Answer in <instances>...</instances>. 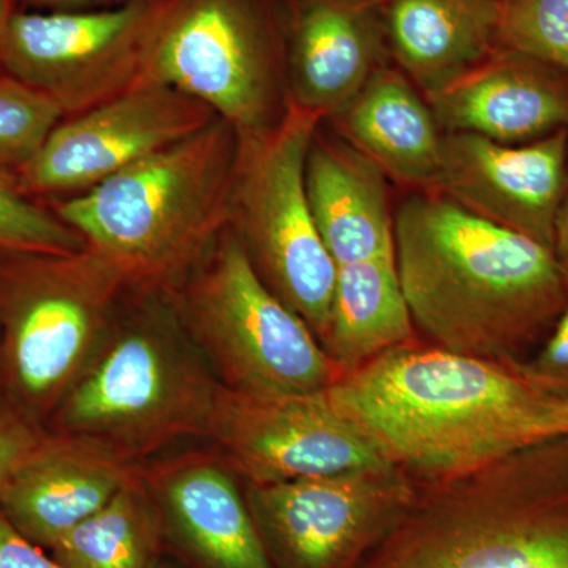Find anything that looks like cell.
I'll list each match as a JSON object with an SVG mask.
<instances>
[{"label":"cell","instance_id":"83f0119b","mask_svg":"<svg viewBox=\"0 0 568 568\" xmlns=\"http://www.w3.org/2000/svg\"><path fill=\"white\" fill-rule=\"evenodd\" d=\"M41 436L43 432L39 426L26 420L10 407L0 410V491Z\"/></svg>","mask_w":568,"mask_h":568},{"label":"cell","instance_id":"484cf974","mask_svg":"<svg viewBox=\"0 0 568 568\" xmlns=\"http://www.w3.org/2000/svg\"><path fill=\"white\" fill-rule=\"evenodd\" d=\"M84 239L50 207L33 203L13 178L0 175V256L22 253H74Z\"/></svg>","mask_w":568,"mask_h":568},{"label":"cell","instance_id":"277c9868","mask_svg":"<svg viewBox=\"0 0 568 568\" xmlns=\"http://www.w3.org/2000/svg\"><path fill=\"white\" fill-rule=\"evenodd\" d=\"M241 134L205 129L51 211L121 271L130 290L170 293L230 224Z\"/></svg>","mask_w":568,"mask_h":568},{"label":"cell","instance_id":"52a82bcc","mask_svg":"<svg viewBox=\"0 0 568 568\" xmlns=\"http://www.w3.org/2000/svg\"><path fill=\"white\" fill-rule=\"evenodd\" d=\"M170 295L230 390L313 394L342 377L312 328L265 286L230 224Z\"/></svg>","mask_w":568,"mask_h":568},{"label":"cell","instance_id":"4dcf8cb0","mask_svg":"<svg viewBox=\"0 0 568 568\" xmlns=\"http://www.w3.org/2000/svg\"><path fill=\"white\" fill-rule=\"evenodd\" d=\"M22 6L36 11H84L112 9L129 0H21Z\"/></svg>","mask_w":568,"mask_h":568},{"label":"cell","instance_id":"8fae6325","mask_svg":"<svg viewBox=\"0 0 568 568\" xmlns=\"http://www.w3.org/2000/svg\"><path fill=\"white\" fill-rule=\"evenodd\" d=\"M398 467L250 484L246 503L282 568H361L416 495Z\"/></svg>","mask_w":568,"mask_h":568},{"label":"cell","instance_id":"f1b7e54d","mask_svg":"<svg viewBox=\"0 0 568 568\" xmlns=\"http://www.w3.org/2000/svg\"><path fill=\"white\" fill-rule=\"evenodd\" d=\"M0 568H63L22 537L0 511Z\"/></svg>","mask_w":568,"mask_h":568},{"label":"cell","instance_id":"d4e9b609","mask_svg":"<svg viewBox=\"0 0 568 568\" xmlns=\"http://www.w3.org/2000/svg\"><path fill=\"white\" fill-rule=\"evenodd\" d=\"M65 119L58 103L10 74H0V170L31 162L54 126Z\"/></svg>","mask_w":568,"mask_h":568},{"label":"cell","instance_id":"9c48e42d","mask_svg":"<svg viewBox=\"0 0 568 568\" xmlns=\"http://www.w3.org/2000/svg\"><path fill=\"white\" fill-rule=\"evenodd\" d=\"M323 118L290 104L272 129L241 134L230 227L265 286L324 335L336 265L306 196V156Z\"/></svg>","mask_w":568,"mask_h":568},{"label":"cell","instance_id":"7a4b0ae2","mask_svg":"<svg viewBox=\"0 0 568 568\" xmlns=\"http://www.w3.org/2000/svg\"><path fill=\"white\" fill-rule=\"evenodd\" d=\"M327 394L417 484L462 476L536 443L534 425L548 402L508 365L414 342L346 373Z\"/></svg>","mask_w":568,"mask_h":568},{"label":"cell","instance_id":"ac0fdd59","mask_svg":"<svg viewBox=\"0 0 568 568\" xmlns=\"http://www.w3.org/2000/svg\"><path fill=\"white\" fill-rule=\"evenodd\" d=\"M306 196L317 233L336 267L395 260V220L386 174L349 142L313 140L306 156Z\"/></svg>","mask_w":568,"mask_h":568},{"label":"cell","instance_id":"3957f363","mask_svg":"<svg viewBox=\"0 0 568 568\" xmlns=\"http://www.w3.org/2000/svg\"><path fill=\"white\" fill-rule=\"evenodd\" d=\"M361 568H568V436L417 484Z\"/></svg>","mask_w":568,"mask_h":568},{"label":"cell","instance_id":"ba28073f","mask_svg":"<svg viewBox=\"0 0 568 568\" xmlns=\"http://www.w3.org/2000/svg\"><path fill=\"white\" fill-rule=\"evenodd\" d=\"M144 82L200 100L239 134L272 129L290 108L284 0H168Z\"/></svg>","mask_w":568,"mask_h":568},{"label":"cell","instance_id":"9a60e30c","mask_svg":"<svg viewBox=\"0 0 568 568\" xmlns=\"http://www.w3.org/2000/svg\"><path fill=\"white\" fill-rule=\"evenodd\" d=\"M290 104L332 118L388 65L381 0H284Z\"/></svg>","mask_w":568,"mask_h":568},{"label":"cell","instance_id":"7c38bea8","mask_svg":"<svg viewBox=\"0 0 568 568\" xmlns=\"http://www.w3.org/2000/svg\"><path fill=\"white\" fill-rule=\"evenodd\" d=\"M211 108L170 85L144 82L54 126L14 171L26 196H78L215 121Z\"/></svg>","mask_w":568,"mask_h":568},{"label":"cell","instance_id":"4316f807","mask_svg":"<svg viewBox=\"0 0 568 568\" xmlns=\"http://www.w3.org/2000/svg\"><path fill=\"white\" fill-rule=\"evenodd\" d=\"M529 387L547 399L568 398V306L552 325L534 357L507 364Z\"/></svg>","mask_w":568,"mask_h":568},{"label":"cell","instance_id":"d6a6232c","mask_svg":"<svg viewBox=\"0 0 568 568\" xmlns=\"http://www.w3.org/2000/svg\"><path fill=\"white\" fill-rule=\"evenodd\" d=\"M14 2L17 0H0V33H2L13 11L17 10L14 9Z\"/></svg>","mask_w":568,"mask_h":568},{"label":"cell","instance_id":"8992f818","mask_svg":"<svg viewBox=\"0 0 568 568\" xmlns=\"http://www.w3.org/2000/svg\"><path fill=\"white\" fill-rule=\"evenodd\" d=\"M129 290L91 246L0 256V384L11 410L39 428L50 420Z\"/></svg>","mask_w":568,"mask_h":568},{"label":"cell","instance_id":"4fadbf2b","mask_svg":"<svg viewBox=\"0 0 568 568\" xmlns=\"http://www.w3.org/2000/svg\"><path fill=\"white\" fill-rule=\"evenodd\" d=\"M207 433L252 485L394 466L339 413L327 388L263 396L220 386Z\"/></svg>","mask_w":568,"mask_h":568},{"label":"cell","instance_id":"5b68a950","mask_svg":"<svg viewBox=\"0 0 568 568\" xmlns=\"http://www.w3.org/2000/svg\"><path fill=\"white\" fill-rule=\"evenodd\" d=\"M133 294L130 305L122 298L102 346L48 420L54 435L126 462L207 433L220 387L170 293Z\"/></svg>","mask_w":568,"mask_h":568},{"label":"cell","instance_id":"e0dca14e","mask_svg":"<svg viewBox=\"0 0 568 568\" xmlns=\"http://www.w3.org/2000/svg\"><path fill=\"white\" fill-rule=\"evenodd\" d=\"M558 71L497 50L426 100L446 133L480 134L500 144L544 138L568 125V88Z\"/></svg>","mask_w":568,"mask_h":568},{"label":"cell","instance_id":"603a6c76","mask_svg":"<svg viewBox=\"0 0 568 568\" xmlns=\"http://www.w3.org/2000/svg\"><path fill=\"white\" fill-rule=\"evenodd\" d=\"M155 519L138 478L51 549L63 568H151Z\"/></svg>","mask_w":568,"mask_h":568},{"label":"cell","instance_id":"d6986e66","mask_svg":"<svg viewBox=\"0 0 568 568\" xmlns=\"http://www.w3.org/2000/svg\"><path fill=\"white\" fill-rule=\"evenodd\" d=\"M390 59L426 95L497 51L503 0H381Z\"/></svg>","mask_w":568,"mask_h":568},{"label":"cell","instance_id":"f546056e","mask_svg":"<svg viewBox=\"0 0 568 568\" xmlns=\"http://www.w3.org/2000/svg\"><path fill=\"white\" fill-rule=\"evenodd\" d=\"M558 436H568V398L548 399L534 425V440Z\"/></svg>","mask_w":568,"mask_h":568},{"label":"cell","instance_id":"30bf717a","mask_svg":"<svg viewBox=\"0 0 568 568\" xmlns=\"http://www.w3.org/2000/svg\"><path fill=\"white\" fill-rule=\"evenodd\" d=\"M168 0H129L112 9L14 10L0 33V67L61 106L92 110L142 82Z\"/></svg>","mask_w":568,"mask_h":568},{"label":"cell","instance_id":"7402d4cb","mask_svg":"<svg viewBox=\"0 0 568 568\" xmlns=\"http://www.w3.org/2000/svg\"><path fill=\"white\" fill-rule=\"evenodd\" d=\"M414 327L395 260L336 267L331 312L320 343L342 376L413 342Z\"/></svg>","mask_w":568,"mask_h":568},{"label":"cell","instance_id":"cb8c5ba5","mask_svg":"<svg viewBox=\"0 0 568 568\" xmlns=\"http://www.w3.org/2000/svg\"><path fill=\"white\" fill-rule=\"evenodd\" d=\"M497 50L568 71V0H503Z\"/></svg>","mask_w":568,"mask_h":568},{"label":"cell","instance_id":"2e32d148","mask_svg":"<svg viewBox=\"0 0 568 568\" xmlns=\"http://www.w3.org/2000/svg\"><path fill=\"white\" fill-rule=\"evenodd\" d=\"M134 478L126 459L43 433L0 491V511L22 537L51 551Z\"/></svg>","mask_w":568,"mask_h":568},{"label":"cell","instance_id":"1f68e13d","mask_svg":"<svg viewBox=\"0 0 568 568\" xmlns=\"http://www.w3.org/2000/svg\"><path fill=\"white\" fill-rule=\"evenodd\" d=\"M555 254L568 282V200L560 205L555 226Z\"/></svg>","mask_w":568,"mask_h":568},{"label":"cell","instance_id":"ffe728a7","mask_svg":"<svg viewBox=\"0 0 568 568\" xmlns=\"http://www.w3.org/2000/svg\"><path fill=\"white\" fill-rule=\"evenodd\" d=\"M331 119L346 142L388 178L435 189L444 133L428 102L398 67L377 70Z\"/></svg>","mask_w":568,"mask_h":568},{"label":"cell","instance_id":"44dd1931","mask_svg":"<svg viewBox=\"0 0 568 568\" xmlns=\"http://www.w3.org/2000/svg\"><path fill=\"white\" fill-rule=\"evenodd\" d=\"M171 530L205 568H274L248 503L216 463H183L156 481Z\"/></svg>","mask_w":568,"mask_h":568},{"label":"cell","instance_id":"5bb4252c","mask_svg":"<svg viewBox=\"0 0 568 568\" xmlns=\"http://www.w3.org/2000/svg\"><path fill=\"white\" fill-rule=\"evenodd\" d=\"M566 129L511 148L474 133H444L435 185L481 219L555 252L567 181Z\"/></svg>","mask_w":568,"mask_h":568},{"label":"cell","instance_id":"6da1fadb","mask_svg":"<svg viewBox=\"0 0 568 568\" xmlns=\"http://www.w3.org/2000/svg\"><path fill=\"white\" fill-rule=\"evenodd\" d=\"M395 261L414 325L450 353L521 361L568 306L567 276L551 248L439 192L399 207Z\"/></svg>","mask_w":568,"mask_h":568}]
</instances>
